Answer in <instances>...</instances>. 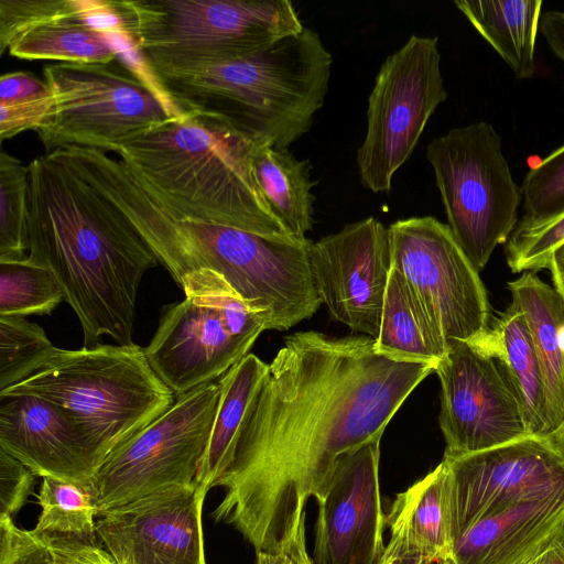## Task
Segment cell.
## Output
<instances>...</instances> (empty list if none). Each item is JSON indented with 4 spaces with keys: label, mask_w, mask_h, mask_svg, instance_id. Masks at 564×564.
I'll return each instance as SVG.
<instances>
[{
    "label": "cell",
    "mask_w": 564,
    "mask_h": 564,
    "mask_svg": "<svg viewBox=\"0 0 564 564\" xmlns=\"http://www.w3.org/2000/svg\"><path fill=\"white\" fill-rule=\"evenodd\" d=\"M22 59L110 63L109 41L89 30L72 0H0V53Z\"/></svg>",
    "instance_id": "cell-20"
},
{
    "label": "cell",
    "mask_w": 564,
    "mask_h": 564,
    "mask_svg": "<svg viewBox=\"0 0 564 564\" xmlns=\"http://www.w3.org/2000/svg\"><path fill=\"white\" fill-rule=\"evenodd\" d=\"M527 319L544 381L551 438L564 421V300L533 271L508 283Z\"/></svg>",
    "instance_id": "cell-23"
},
{
    "label": "cell",
    "mask_w": 564,
    "mask_h": 564,
    "mask_svg": "<svg viewBox=\"0 0 564 564\" xmlns=\"http://www.w3.org/2000/svg\"><path fill=\"white\" fill-rule=\"evenodd\" d=\"M521 193L524 214L518 224L538 226L564 216V144L529 170Z\"/></svg>",
    "instance_id": "cell-33"
},
{
    "label": "cell",
    "mask_w": 564,
    "mask_h": 564,
    "mask_svg": "<svg viewBox=\"0 0 564 564\" xmlns=\"http://www.w3.org/2000/svg\"><path fill=\"white\" fill-rule=\"evenodd\" d=\"M311 562L305 544V516L276 550L257 552V564H310Z\"/></svg>",
    "instance_id": "cell-38"
},
{
    "label": "cell",
    "mask_w": 564,
    "mask_h": 564,
    "mask_svg": "<svg viewBox=\"0 0 564 564\" xmlns=\"http://www.w3.org/2000/svg\"><path fill=\"white\" fill-rule=\"evenodd\" d=\"M447 345L410 283L392 268L375 339L376 351L395 361L426 364L434 369Z\"/></svg>",
    "instance_id": "cell-25"
},
{
    "label": "cell",
    "mask_w": 564,
    "mask_h": 564,
    "mask_svg": "<svg viewBox=\"0 0 564 564\" xmlns=\"http://www.w3.org/2000/svg\"><path fill=\"white\" fill-rule=\"evenodd\" d=\"M426 158L445 208L447 226L477 272L514 230L522 203L501 138L487 121L451 129L432 140Z\"/></svg>",
    "instance_id": "cell-9"
},
{
    "label": "cell",
    "mask_w": 564,
    "mask_h": 564,
    "mask_svg": "<svg viewBox=\"0 0 564 564\" xmlns=\"http://www.w3.org/2000/svg\"><path fill=\"white\" fill-rule=\"evenodd\" d=\"M386 523L390 536L377 564H440L452 555L444 460L395 497Z\"/></svg>",
    "instance_id": "cell-22"
},
{
    "label": "cell",
    "mask_w": 564,
    "mask_h": 564,
    "mask_svg": "<svg viewBox=\"0 0 564 564\" xmlns=\"http://www.w3.org/2000/svg\"><path fill=\"white\" fill-rule=\"evenodd\" d=\"M219 400L217 382L180 397L109 454L88 490L96 516L175 486L195 485Z\"/></svg>",
    "instance_id": "cell-11"
},
{
    "label": "cell",
    "mask_w": 564,
    "mask_h": 564,
    "mask_svg": "<svg viewBox=\"0 0 564 564\" xmlns=\"http://www.w3.org/2000/svg\"><path fill=\"white\" fill-rule=\"evenodd\" d=\"M29 253L75 312L84 346L133 344L135 302L159 259L129 218L57 149L31 161Z\"/></svg>",
    "instance_id": "cell-2"
},
{
    "label": "cell",
    "mask_w": 564,
    "mask_h": 564,
    "mask_svg": "<svg viewBox=\"0 0 564 564\" xmlns=\"http://www.w3.org/2000/svg\"><path fill=\"white\" fill-rule=\"evenodd\" d=\"M454 4L517 78L534 76L541 0H458Z\"/></svg>",
    "instance_id": "cell-27"
},
{
    "label": "cell",
    "mask_w": 564,
    "mask_h": 564,
    "mask_svg": "<svg viewBox=\"0 0 564 564\" xmlns=\"http://www.w3.org/2000/svg\"><path fill=\"white\" fill-rule=\"evenodd\" d=\"M72 543L76 564H117L112 556L95 544Z\"/></svg>",
    "instance_id": "cell-41"
},
{
    "label": "cell",
    "mask_w": 564,
    "mask_h": 564,
    "mask_svg": "<svg viewBox=\"0 0 564 564\" xmlns=\"http://www.w3.org/2000/svg\"><path fill=\"white\" fill-rule=\"evenodd\" d=\"M311 165L286 149L260 147L253 172L260 193L272 215L296 239H306L313 227L314 196Z\"/></svg>",
    "instance_id": "cell-28"
},
{
    "label": "cell",
    "mask_w": 564,
    "mask_h": 564,
    "mask_svg": "<svg viewBox=\"0 0 564 564\" xmlns=\"http://www.w3.org/2000/svg\"><path fill=\"white\" fill-rule=\"evenodd\" d=\"M551 440L554 442L557 448L564 454V421Z\"/></svg>",
    "instance_id": "cell-44"
},
{
    "label": "cell",
    "mask_w": 564,
    "mask_h": 564,
    "mask_svg": "<svg viewBox=\"0 0 564 564\" xmlns=\"http://www.w3.org/2000/svg\"><path fill=\"white\" fill-rule=\"evenodd\" d=\"M312 278L330 315L377 338L392 269L388 228L368 217L308 247Z\"/></svg>",
    "instance_id": "cell-16"
},
{
    "label": "cell",
    "mask_w": 564,
    "mask_h": 564,
    "mask_svg": "<svg viewBox=\"0 0 564 564\" xmlns=\"http://www.w3.org/2000/svg\"><path fill=\"white\" fill-rule=\"evenodd\" d=\"M11 394H32L59 405L80 431L95 471L175 402L144 348L134 343L57 348L31 377L0 391V397Z\"/></svg>",
    "instance_id": "cell-6"
},
{
    "label": "cell",
    "mask_w": 564,
    "mask_h": 564,
    "mask_svg": "<svg viewBox=\"0 0 564 564\" xmlns=\"http://www.w3.org/2000/svg\"><path fill=\"white\" fill-rule=\"evenodd\" d=\"M196 484L163 489L96 519L97 536L117 564H206Z\"/></svg>",
    "instance_id": "cell-17"
},
{
    "label": "cell",
    "mask_w": 564,
    "mask_h": 564,
    "mask_svg": "<svg viewBox=\"0 0 564 564\" xmlns=\"http://www.w3.org/2000/svg\"><path fill=\"white\" fill-rule=\"evenodd\" d=\"M36 498L41 513L31 530L35 535L73 543H97V516L88 487L43 477Z\"/></svg>",
    "instance_id": "cell-29"
},
{
    "label": "cell",
    "mask_w": 564,
    "mask_h": 564,
    "mask_svg": "<svg viewBox=\"0 0 564 564\" xmlns=\"http://www.w3.org/2000/svg\"><path fill=\"white\" fill-rule=\"evenodd\" d=\"M564 530V491L473 523L440 564H525Z\"/></svg>",
    "instance_id": "cell-21"
},
{
    "label": "cell",
    "mask_w": 564,
    "mask_h": 564,
    "mask_svg": "<svg viewBox=\"0 0 564 564\" xmlns=\"http://www.w3.org/2000/svg\"><path fill=\"white\" fill-rule=\"evenodd\" d=\"M539 30L554 55L564 63V11L542 13Z\"/></svg>",
    "instance_id": "cell-40"
},
{
    "label": "cell",
    "mask_w": 564,
    "mask_h": 564,
    "mask_svg": "<svg viewBox=\"0 0 564 564\" xmlns=\"http://www.w3.org/2000/svg\"><path fill=\"white\" fill-rule=\"evenodd\" d=\"M30 167L0 153V262L24 261L29 253Z\"/></svg>",
    "instance_id": "cell-30"
},
{
    "label": "cell",
    "mask_w": 564,
    "mask_h": 564,
    "mask_svg": "<svg viewBox=\"0 0 564 564\" xmlns=\"http://www.w3.org/2000/svg\"><path fill=\"white\" fill-rule=\"evenodd\" d=\"M310 564H313V562H311Z\"/></svg>",
    "instance_id": "cell-45"
},
{
    "label": "cell",
    "mask_w": 564,
    "mask_h": 564,
    "mask_svg": "<svg viewBox=\"0 0 564 564\" xmlns=\"http://www.w3.org/2000/svg\"><path fill=\"white\" fill-rule=\"evenodd\" d=\"M258 148L224 118L191 111L149 131L118 155L144 186L183 216L300 240L272 215L260 193L253 172Z\"/></svg>",
    "instance_id": "cell-4"
},
{
    "label": "cell",
    "mask_w": 564,
    "mask_h": 564,
    "mask_svg": "<svg viewBox=\"0 0 564 564\" xmlns=\"http://www.w3.org/2000/svg\"><path fill=\"white\" fill-rule=\"evenodd\" d=\"M53 106L52 95L12 102H0V140L13 138L25 131H36L47 118Z\"/></svg>",
    "instance_id": "cell-37"
},
{
    "label": "cell",
    "mask_w": 564,
    "mask_h": 564,
    "mask_svg": "<svg viewBox=\"0 0 564 564\" xmlns=\"http://www.w3.org/2000/svg\"><path fill=\"white\" fill-rule=\"evenodd\" d=\"M443 460L453 545L485 517L564 491V454L549 437L531 435Z\"/></svg>",
    "instance_id": "cell-15"
},
{
    "label": "cell",
    "mask_w": 564,
    "mask_h": 564,
    "mask_svg": "<svg viewBox=\"0 0 564 564\" xmlns=\"http://www.w3.org/2000/svg\"><path fill=\"white\" fill-rule=\"evenodd\" d=\"M36 475L0 448V518H13L33 492Z\"/></svg>",
    "instance_id": "cell-36"
},
{
    "label": "cell",
    "mask_w": 564,
    "mask_h": 564,
    "mask_svg": "<svg viewBox=\"0 0 564 564\" xmlns=\"http://www.w3.org/2000/svg\"><path fill=\"white\" fill-rule=\"evenodd\" d=\"M0 448L42 478L88 487L95 473L84 437L69 415L36 395L0 397Z\"/></svg>",
    "instance_id": "cell-19"
},
{
    "label": "cell",
    "mask_w": 564,
    "mask_h": 564,
    "mask_svg": "<svg viewBox=\"0 0 564 564\" xmlns=\"http://www.w3.org/2000/svg\"><path fill=\"white\" fill-rule=\"evenodd\" d=\"M130 4L133 37L151 65L239 58L304 29L289 0H135Z\"/></svg>",
    "instance_id": "cell-7"
},
{
    "label": "cell",
    "mask_w": 564,
    "mask_h": 564,
    "mask_svg": "<svg viewBox=\"0 0 564 564\" xmlns=\"http://www.w3.org/2000/svg\"><path fill=\"white\" fill-rule=\"evenodd\" d=\"M499 360L523 411L532 436L551 438L549 404L532 336L524 314L511 302L479 340Z\"/></svg>",
    "instance_id": "cell-24"
},
{
    "label": "cell",
    "mask_w": 564,
    "mask_h": 564,
    "mask_svg": "<svg viewBox=\"0 0 564 564\" xmlns=\"http://www.w3.org/2000/svg\"><path fill=\"white\" fill-rule=\"evenodd\" d=\"M434 371L441 382L438 422L445 458L531 436L508 377L481 343L449 341Z\"/></svg>",
    "instance_id": "cell-14"
},
{
    "label": "cell",
    "mask_w": 564,
    "mask_h": 564,
    "mask_svg": "<svg viewBox=\"0 0 564 564\" xmlns=\"http://www.w3.org/2000/svg\"><path fill=\"white\" fill-rule=\"evenodd\" d=\"M525 564H564V530Z\"/></svg>",
    "instance_id": "cell-42"
},
{
    "label": "cell",
    "mask_w": 564,
    "mask_h": 564,
    "mask_svg": "<svg viewBox=\"0 0 564 564\" xmlns=\"http://www.w3.org/2000/svg\"><path fill=\"white\" fill-rule=\"evenodd\" d=\"M177 284L185 297L162 308L144 352L180 397L224 376L248 355L265 324L217 273H192Z\"/></svg>",
    "instance_id": "cell-8"
},
{
    "label": "cell",
    "mask_w": 564,
    "mask_h": 564,
    "mask_svg": "<svg viewBox=\"0 0 564 564\" xmlns=\"http://www.w3.org/2000/svg\"><path fill=\"white\" fill-rule=\"evenodd\" d=\"M332 64L318 33L304 26L243 57L150 66L184 113L216 115L259 147L288 149L310 130L323 107Z\"/></svg>",
    "instance_id": "cell-3"
},
{
    "label": "cell",
    "mask_w": 564,
    "mask_h": 564,
    "mask_svg": "<svg viewBox=\"0 0 564 564\" xmlns=\"http://www.w3.org/2000/svg\"><path fill=\"white\" fill-rule=\"evenodd\" d=\"M379 355L366 335L316 330L284 338L216 487L212 513L259 551L272 552L321 501L337 459L381 437L411 392L433 371Z\"/></svg>",
    "instance_id": "cell-1"
},
{
    "label": "cell",
    "mask_w": 564,
    "mask_h": 564,
    "mask_svg": "<svg viewBox=\"0 0 564 564\" xmlns=\"http://www.w3.org/2000/svg\"><path fill=\"white\" fill-rule=\"evenodd\" d=\"M380 440L344 453L318 501L313 564H377L386 516L379 489Z\"/></svg>",
    "instance_id": "cell-18"
},
{
    "label": "cell",
    "mask_w": 564,
    "mask_h": 564,
    "mask_svg": "<svg viewBox=\"0 0 564 564\" xmlns=\"http://www.w3.org/2000/svg\"><path fill=\"white\" fill-rule=\"evenodd\" d=\"M0 564H76L70 542L46 540L0 518Z\"/></svg>",
    "instance_id": "cell-34"
},
{
    "label": "cell",
    "mask_w": 564,
    "mask_h": 564,
    "mask_svg": "<svg viewBox=\"0 0 564 564\" xmlns=\"http://www.w3.org/2000/svg\"><path fill=\"white\" fill-rule=\"evenodd\" d=\"M53 106L36 130L46 153L70 147L118 154L174 118L160 97L118 58L43 67Z\"/></svg>",
    "instance_id": "cell-10"
},
{
    "label": "cell",
    "mask_w": 564,
    "mask_h": 564,
    "mask_svg": "<svg viewBox=\"0 0 564 564\" xmlns=\"http://www.w3.org/2000/svg\"><path fill=\"white\" fill-rule=\"evenodd\" d=\"M562 242L564 216L538 226L517 224L505 246L507 263L513 273L545 269Z\"/></svg>",
    "instance_id": "cell-35"
},
{
    "label": "cell",
    "mask_w": 564,
    "mask_h": 564,
    "mask_svg": "<svg viewBox=\"0 0 564 564\" xmlns=\"http://www.w3.org/2000/svg\"><path fill=\"white\" fill-rule=\"evenodd\" d=\"M547 269L551 271L554 289L564 300V242L552 252Z\"/></svg>",
    "instance_id": "cell-43"
},
{
    "label": "cell",
    "mask_w": 564,
    "mask_h": 564,
    "mask_svg": "<svg viewBox=\"0 0 564 564\" xmlns=\"http://www.w3.org/2000/svg\"><path fill=\"white\" fill-rule=\"evenodd\" d=\"M388 232L392 268L410 283L447 343L479 341L490 325L487 292L447 224L433 216L411 217L394 221Z\"/></svg>",
    "instance_id": "cell-13"
},
{
    "label": "cell",
    "mask_w": 564,
    "mask_h": 564,
    "mask_svg": "<svg viewBox=\"0 0 564 564\" xmlns=\"http://www.w3.org/2000/svg\"><path fill=\"white\" fill-rule=\"evenodd\" d=\"M64 301L54 276L24 261L0 262V316L50 315Z\"/></svg>",
    "instance_id": "cell-31"
},
{
    "label": "cell",
    "mask_w": 564,
    "mask_h": 564,
    "mask_svg": "<svg viewBox=\"0 0 564 564\" xmlns=\"http://www.w3.org/2000/svg\"><path fill=\"white\" fill-rule=\"evenodd\" d=\"M56 349L37 324L0 316V391L31 377Z\"/></svg>",
    "instance_id": "cell-32"
},
{
    "label": "cell",
    "mask_w": 564,
    "mask_h": 564,
    "mask_svg": "<svg viewBox=\"0 0 564 564\" xmlns=\"http://www.w3.org/2000/svg\"><path fill=\"white\" fill-rule=\"evenodd\" d=\"M268 370V364L248 354L217 382V411L195 480L202 490L208 492L216 487L230 465L242 426L267 379Z\"/></svg>",
    "instance_id": "cell-26"
},
{
    "label": "cell",
    "mask_w": 564,
    "mask_h": 564,
    "mask_svg": "<svg viewBox=\"0 0 564 564\" xmlns=\"http://www.w3.org/2000/svg\"><path fill=\"white\" fill-rule=\"evenodd\" d=\"M45 80L28 72H12L0 77V102H12L50 95Z\"/></svg>",
    "instance_id": "cell-39"
},
{
    "label": "cell",
    "mask_w": 564,
    "mask_h": 564,
    "mask_svg": "<svg viewBox=\"0 0 564 564\" xmlns=\"http://www.w3.org/2000/svg\"><path fill=\"white\" fill-rule=\"evenodd\" d=\"M437 37L412 35L380 66L368 98L367 131L357 150L360 182L391 189L436 108L446 100Z\"/></svg>",
    "instance_id": "cell-12"
},
{
    "label": "cell",
    "mask_w": 564,
    "mask_h": 564,
    "mask_svg": "<svg viewBox=\"0 0 564 564\" xmlns=\"http://www.w3.org/2000/svg\"><path fill=\"white\" fill-rule=\"evenodd\" d=\"M162 205L147 240L176 283L192 273H217L263 319L265 330L290 329L316 313L322 301L310 268L312 241L199 221Z\"/></svg>",
    "instance_id": "cell-5"
}]
</instances>
